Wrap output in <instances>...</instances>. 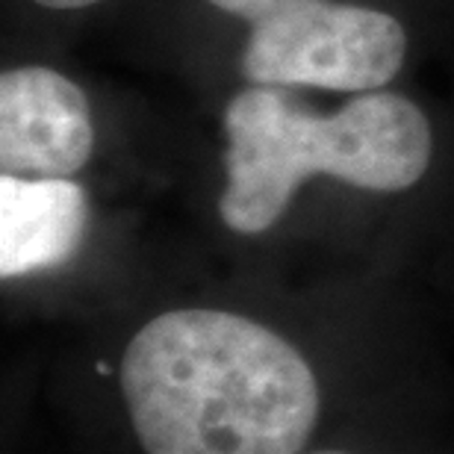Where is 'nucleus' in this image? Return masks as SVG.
Here are the masks:
<instances>
[{
    "instance_id": "nucleus-7",
    "label": "nucleus",
    "mask_w": 454,
    "mask_h": 454,
    "mask_svg": "<svg viewBox=\"0 0 454 454\" xmlns=\"http://www.w3.org/2000/svg\"><path fill=\"white\" fill-rule=\"evenodd\" d=\"M313 454H348V451H313Z\"/></svg>"
},
{
    "instance_id": "nucleus-2",
    "label": "nucleus",
    "mask_w": 454,
    "mask_h": 454,
    "mask_svg": "<svg viewBox=\"0 0 454 454\" xmlns=\"http://www.w3.org/2000/svg\"><path fill=\"white\" fill-rule=\"evenodd\" d=\"M222 222L262 233L310 175L372 192H402L428 171L434 136L425 113L393 92L357 95L333 115H313L275 86L245 89L224 110Z\"/></svg>"
},
{
    "instance_id": "nucleus-4",
    "label": "nucleus",
    "mask_w": 454,
    "mask_h": 454,
    "mask_svg": "<svg viewBox=\"0 0 454 454\" xmlns=\"http://www.w3.org/2000/svg\"><path fill=\"white\" fill-rule=\"evenodd\" d=\"M86 95L44 66L0 77V168L15 177H71L92 157Z\"/></svg>"
},
{
    "instance_id": "nucleus-6",
    "label": "nucleus",
    "mask_w": 454,
    "mask_h": 454,
    "mask_svg": "<svg viewBox=\"0 0 454 454\" xmlns=\"http://www.w3.org/2000/svg\"><path fill=\"white\" fill-rule=\"evenodd\" d=\"M39 6H48V9H83V6H92L98 0H35Z\"/></svg>"
},
{
    "instance_id": "nucleus-1",
    "label": "nucleus",
    "mask_w": 454,
    "mask_h": 454,
    "mask_svg": "<svg viewBox=\"0 0 454 454\" xmlns=\"http://www.w3.org/2000/svg\"><path fill=\"white\" fill-rule=\"evenodd\" d=\"M121 393L145 454H298L319 419L313 369L224 310H171L136 333Z\"/></svg>"
},
{
    "instance_id": "nucleus-3",
    "label": "nucleus",
    "mask_w": 454,
    "mask_h": 454,
    "mask_svg": "<svg viewBox=\"0 0 454 454\" xmlns=\"http://www.w3.org/2000/svg\"><path fill=\"white\" fill-rule=\"evenodd\" d=\"M248 24L239 68L254 86L375 92L398 74L407 33L393 15L331 0H207Z\"/></svg>"
},
{
    "instance_id": "nucleus-5",
    "label": "nucleus",
    "mask_w": 454,
    "mask_h": 454,
    "mask_svg": "<svg viewBox=\"0 0 454 454\" xmlns=\"http://www.w3.org/2000/svg\"><path fill=\"white\" fill-rule=\"evenodd\" d=\"M86 192L68 177H0V275L57 269L83 245Z\"/></svg>"
}]
</instances>
